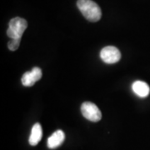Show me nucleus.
<instances>
[{"instance_id": "nucleus-9", "label": "nucleus", "mask_w": 150, "mask_h": 150, "mask_svg": "<svg viewBox=\"0 0 150 150\" xmlns=\"http://www.w3.org/2000/svg\"><path fill=\"white\" fill-rule=\"evenodd\" d=\"M20 41H21V38H12L10 41L8 43V48L11 51H15L17 50L18 47H19V44H20Z\"/></svg>"}, {"instance_id": "nucleus-3", "label": "nucleus", "mask_w": 150, "mask_h": 150, "mask_svg": "<svg viewBox=\"0 0 150 150\" xmlns=\"http://www.w3.org/2000/svg\"><path fill=\"white\" fill-rule=\"evenodd\" d=\"M81 112L86 119L91 122H98L102 118L101 111L96 104L91 102H85L82 104Z\"/></svg>"}, {"instance_id": "nucleus-4", "label": "nucleus", "mask_w": 150, "mask_h": 150, "mask_svg": "<svg viewBox=\"0 0 150 150\" xmlns=\"http://www.w3.org/2000/svg\"><path fill=\"white\" fill-rule=\"evenodd\" d=\"M100 58L103 61L108 64L118 63L121 59L120 51L114 46H107L100 52Z\"/></svg>"}, {"instance_id": "nucleus-1", "label": "nucleus", "mask_w": 150, "mask_h": 150, "mask_svg": "<svg viewBox=\"0 0 150 150\" xmlns=\"http://www.w3.org/2000/svg\"><path fill=\"white\" fill-rule=\"evenodd\" d=\"M77 6L87 20L90 22L100 20L102 17L101 8L93 0H78Z\"/></svg>"}, {"instance_id": "nucleus-6", "label": "nucleus", "mask_w": 150, "mask_h": 150, "mask_svg": "<svg viewBox=\"0 0 150 150\" xmlns=\"http://www.w3.org/2000/svg\"><path fill=\"white\" fill-rule=\"evenodd\" d=\"M65 134L62 130H57L48 139V147L51 149H54L59 147L64 143Z\"/></svg>"}, {"instance_id": "nucleus-2", "label": "nucleus", "mask_w": 150, "mask_h": 150, "mask_svg": "<svg viewBox=\"0 0 150 150\" xmlns=\"http://www.w3.org/2000/svg\"><path fill=\"white\" fill-rule=\"evenodd\" d=\"M28 27V23L25 19L16 17L12 18L7 30V35L12 38H21L24 31Z\"/></svg>"}, {"instance_id": "nucleus-7", "label": "nucleus", "mask_w": 150, "mask_h": 150, "mask_svg": "<svg viewBox=\"0 0 150 150\" xmlns=\"http://www.w3.org/2000/svg\"><path fill=\"white\" fill-rule=\"evenodd\" d=\"M132 89L134 93L140 98H146L150 93V88L147 83L143 81H135L132 84Z\"/></svg>"}, {"instance_id": "nucleus-8", "label": "nucleus", "mask_w": 150, "mask_h": 150, "mask_svg": "<svg viewBox=\"0 0 150 150\" xmlns=\"http://www.w3.org/2000/svg\"><path fill=\"white\" fill-rule=\"evenodd\" d=\"M43 137V129L40 125V123H35L33 126L32 130H31V134L29 136V144L31 146H36V145L40 142V140L42 139Z\"/></svg>"}, {"instance_id": "nucleus-5", "label": "nucleus", "mask_w": 150, "mask_h": 150, "mask_svg": "<svg viewBox=\"0 0 150 150\" xmlns=\"http://www.w3.org/2000/svg\"><path fill=\"white\" fill-rule=\"evenodd\" d=\"M42 78V70L38 67H34L31 71L26 72L22 77V83L25 87H31Z\"/></svg>"}]
</instances>
